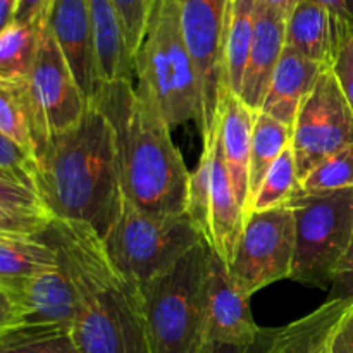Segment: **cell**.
<instances>
[{"mask_svg": "<svg viewBox=\"0 0 353 353\" xmlns=\"http://www.w3.org/2000/svg\"><path fill=\"white\" fill-rule=\"evenodd\" d=\"M38 238L55 247L74 286L79 353H152L140 286L114 265L95 230L52 219Z\"/></svg>", "mask_w": 353, "mask_h": 353, "instance_id": "1", "label": "cell"}, {"mask_svg": "<svg viewBox=\"0 0 353 353\" xmlns=\"http://www.w3.org/2000/svg\"><path fill=\"white\" fill-rule=\"evenodd\" d=\"M34 192L52 219L88 224L100 238L123 210L112 126L90 103L71 130L45 140L34 152Z\"/></svg>", "mask_w": 353, "mask_h": 353, "instance_id": "2", "label": "cell"}, {"mask_svg": "<svg viewBox=\"0 0 353 353\" xmlns=\"http://www.w3.org/2000/svg\"><path fill=\"white\" fill-rule=\"evenodd\" d=\"M93 103L112 126L124 200L148 216L185 214L192 172L168 124L134 83H102Z\"/></svg>", "mask_w": 353, "mask_h": 353, "instance_id": "3", "label": "cell"}, {"mask_svg": "<svg viewBox=\"0 0 353 353\" xmlns=\"http://www.w3.org/2000/svg\"><path fill=\"white\" fill-rule=\"evenodd\" d=\"M137 92L169 130L200 121L202 100L195 62L186 47L176 0H154L147 31L134 54Z\"/></svg>", "mask_w": 353, "mask_h": 353, "instance_id": "4", "label": "cell"}, {"mask_svg": "<svg viewBox=\"0 0 353 353\" xmlns=\"http://www.w3.org/2000/svg\"><path fill=\"white\" fill-rule=\"evenodd\" d=\"M210 254L202 241L164 274L138 285L152 353H202L207 347Z\"/></svg>", "mask_w": 353, "mask_h": 353, "instance_id": "5", "label": "cell"}, {"mask_svg": "<svg viewBox=\"0 0 353 353\" xmlns=\"http://www.w3.org/2000/svg\"><path fill=\"white\" fill-rule=\"evenodd\" d=\"M295 219V257L290 279L330 290L353 236V188L303 193L288 203Z\"/></svg>", "mask_w": 353, "mask_h": 353, "instance_id": "6", "label": "cell"}, {"mask_svg": "<svg viewBox=\"0 0 353 353\" xmlns=\"http://www.w3.org/2000/svg\"><path fill=\"white\" fill-rule=\"evenodd\" d=\"M102 240L114 265L137 285L164 274L203 241L186 212L171 217L148 216L126 200Z\"/></svg>", "mask_w": 353, "mask_h": 353, "instance_id": "7", "label": "cell"}, {"mask_svg": "<svg viewBox=\"0 0 353 353\" xmlns=\"http://www.w3.org/2000/svg\"><path fill=\"white\" fill-rule=\"evenodd\" d=\"M202 143L199 165L190 176L186 214L207 247L230 268L243 230L245 212L226 169L217 130Z\"/></svg>", "mask_w": 353, "mask_h": 353, "instance_id": "8", "label": "cell"}, {"mask_svg": "<svg viewBox=\"0 0 353 353\" xmlns=\"http://www.w3.org/2000/svg\"><path fill=\"white\" fill-rule=\"evenodd\" d=\"M26 100L34 152L50 137L76 126L92 103L76 83L47 23L41 30L33 68L26 78Z\"/></svg>", "mask_w": 353, "mask_h": 353, "instance_id": "9", "label": "cell"}, {"mask_svg": "<svg viewBox=\"0 0 353 353\" xmlns=\"http://www.w3.org/2000/svg\"><path fill=\"white\" fill-rule=\"evenodd\" d=\"M295 257V219L286 207L250 212L234 250L230 272L252 296L281 279H290Z\"/></svg>", "mask_w": 353, "mask_h": 353, "instance_id": "10", "label": "cell"}, {"mask_svg": "<svg viewBox=\"0 0 353 353\" xmlns=\"http://www.w3.org/2000/svg\"><path fill=\"white\" fill-rule=\"evenodd\" d=\"M353 147V112L331 68L324 69L296 112L292 130L300 183L331 155Z\"/></svg>", "mask_w": 353, "mask_h": 353, "instance_id": "11", "label": "cell"}, {"mask_svg": "<svg viewBox=\"0 0 353 353\" xmlns=\"http://www.w3.org/2000/svg\"><path fill=\"white\" fill-rule=\"evenodd\" d=\"M186 47L200 83L199 130L202 140L216 130L221 90L224 86V31L230 0H176Z\"/></svg>", "mask_w": 353, "mask_h": 353, "instance_id": "12", "label": "cell"}, {"mask_svg": "<svg viewBox=\"0 0 353 353\" xmlns=\"http://www.w3.org/2000/svg\"><path fill=\"white\" fill-rule=\"evenodd\" d=\"M207 343L250 345L264 327L255 324L250 296L238 286L226 262L210 254L207 272Z\"/></svg>", "mask_w": 353, "mask_h": 353, "instance_id": "13", "label": "cell"}, {"mask_svg": "<svg viewBox=\"0 0 353 353\" xmlns=\"http://www.w3.org/2000/svg\"><path fill=\"white\" fill-rule=\"evenodd\" d=\"M21 327L71 331L76 319V292L65 269L59 265L33 276L9 293Z\"/></svg>", "mask_w": 353, "mask_h": 353, "instance_id": "14", "label": "cell"}, {"mask_svg": "<svg viewBox=\"0 0 353 353\" xmlns=\"http://www.w3.org/2000/svg\"><path fill=\"white\" fill-rule=\"evenodd\" d=\"M47 24L86 99L93 102L100 88L95 38L88 0H54Z\"/></svg>", "mask_w": 353, "mask_h": 353, "instance_id": "15", "label": "cell"}, {"mask_svg": "<svg viewBox=\"0 0 353 353\" xmlns=\"http://www.w3.org/2000/svg\"><path fill=\"white\" fill-rule=\"evenodd\" d=\"M255 116L257 114L252 112L233 90L228 88L226 85L223 86L216 121L217 138L245 217L248 210V172H250L252 131H254Z\"/></svg>", "mask_w": 353, "mask_h": 353, "instance_id": "16", "label": "cell"}, {"mask_svg": "<svg viewBox=\"0 0 353 353\" xmlns=\"http://www.w3.org/2000/svg\"><path fill=\"white\" fill-rule=\"evenodd\" d=\"M286 47V17L257 2L254 38L245 69L240 99L254 114L261 112L265 92Z\"/></svg>", "mask_w": 353, "mask_h": 353, "instance_id": "17", "label": "cell"}, {"mask_svg": "<svg viewBox=\"0 0 353 353\" xmlns=\"http://www.w3.org/2000/svg\"><path fill=\"white\" fill-rule=\"evenodd\" d=\"M348 37L352 34L312 0H300L286 19V47L323 68L333 65Z\"/></svg>", "mask_w": 353, "mask_h": 353, "instance_id": "18", "label": "cell"}, {"mask_svg": "<svg viewBox=\"0 0 353 353\" xmlns=\"http://www.w3.org/2000/svg\"><path fill=\"white\" fill-rule=\"evenodd\" d=\"M324 69L327 68L309 61L293 48L285 47L265 92L261 112L293 130L300 105L310 95Z\"/></svg>", "mask_w": 353, "mask_h": 353, "instance_id": "19", "label": "cell"}, {"mask_svg": "<svg viewBox=\"0 0 353 353\" xmlns=\"http://www.w3.org/2000/svg\"><path fill=\"white\" fill-rule=\"evenodd\" d=\"M352 302L326 300L314 312L276 327L264 353H330L331 338Z\"/></svg>", "mask_w": 353, "mask_h": 353, "instance_id": "20", "label": "cell"}, {"mask_svg": "<svg viewBox=\"0 0 353 353\" xmlns=\"http://www.w3.org/2000/svg\"><path fill=\"white\" fill-rule=\"evenodd\" d=\"M100 83L134 79V59L110 0H88Z\"/></svg>", "mask_w": 353, "mask_h": 353, "instance_id": "21", "label": "cell"}, {"mask_svg": "<svg viewBox=\"0 0 353 353\" xmlns=\"http://www.w3.org/2000/svg\"><path fill=\"white\" fill-rule=\"evenodd\" d=\"M57 265L55 247L40 238L0 240V290L7 295L33 276Z\"/></svg>", "mask_w": 353, "mask_h": 353, "instance_id": "22", "label": "cell"}, {"mask_svg": "<svg viewBox=\"0 0 353 353\" xmlns=\"http://www.w3.org/2000/svg\"><path fill=\"white\" fill-rule=\"evenodd\" d=\"M257 0H230L224 31V85L240 95L254 38Z\"/></svg>", "mask_w": 353, "mask_h": 353, "instance_id": "23", "label": "cell"}, {"mask_svg": "<svg viewBox=\"0 0 353 353\" xmlns=\"http://www.w3.org/2000/svg\"><path fill=\"white\" fill-rule=\"evenodd\" d=\"M290 145H292V128L264 112L255 116L254 131H252L250 172H248V207L257 195L271 165Z\"/></svg>", "mask_w": 353, "mask_h": 353, "instance_id": "24", "label": "cell"}, {"mask_svg": "<svg viewBox=\"0 0 353 353\" xmlns=\"http://www.w3.org/2000/svg\"><path fill=\"white\" fill-rule=\"evenodd\" d=\"M43 26L12 23L0 33V78L21 81L30 76Z\"/></svg>", "mask_w": 353, "mask_h": 353, "instance_id": "25", "label": "cell"}, {"mask_svg": "<svg viewBox=\"0 0 353 353\" xmlns=\"http://www.w3.org/2000/svg\"><path fill=\"white\" fill-rule=\"evenodd\" d=\"M0 133L34 157L33 128L26 100V79L0 78Z\"/></svg>", "mask_w": 353, "mask_h": 353, "instance_id": "26", "label": "cell"}, {"mask_svg": "<svg viewBox=\"0 0 353 353\" xmlns=\"http://www.w3.org/2000/svg\"><path fill=\"white\" fill-rule=\"evenodd\" d=\"M300 192H302V183H300L299 172H296L295 155H293L292 145H290L268 171L257 195L250 202L247 216L250 212L286 207L290 200L299 195Z\"/></svg>", "mask_w": 353, "mask_h": 353, "instance_id": "27", "label": "cell"}, {"mask_svg": "<svg viewBox=\"0 0 353 353\" xmlns=\"http://www.w3.org/2000/svg\"><path fill=\"white\" fill-rule=\"evenodd\" d=\"M0 353H79L71 331L16 327L0 338Z\"/></svg>", "mask_w": 353, "mask_h": 353, "instance_id": "28", "label": "cell"}, {"mask_svg": "<svg viewBox=\"0 0 353 353\" xmlns=\"http://www.w3.org/2000/svg\"><path fill=\"white\" fill-rule=\"evenodd\" d=\"M353 188V147L331 155L302 179L303 193H327Z\"/></svg>", "mask_w": 353, "mask_h": 353, "instance_id": "29", "label": "cell"}, {"mask_svg": "<svg viewBox=\"0 0 353 353\" xmlns=\"http://www.w3.org/2000/svg\"><path fill=\"white\" fill-rule=\"evenodd\" d=\"M47 212L14 209L0 203V240L10 238H38L50 224Z\"/></svg>", "mask_w": 353, "mask_h": 353, "instance_id": "30", "label": "cell"}, {"mask_svg": "<svg viewBox=\"0 0 353 353\" xmlns=\"http://www.w3.org/2000/svg\"><path fill=\"white\" fill-rule=\"evenodd\" d=\"M110 2L119 16L126 45L134 59V54L140 48L145 31H147L154 0H110Z\"/></svg>", "mask_w": 353, "mask_h": 353, "instance_id": "31", "label": "cell"}, {"mask_svg": "<svg viewBox=\"0 0 353 353\" xmlns=\"http://www.w3.org/2000/svg\"><path fill=\"white\" fill-rule=\"evenodd\" d=\"M0 172L34 192V179H37L34 157L3 133H0Z\"/></svg>", "mask_w": 353, "mask_h": 353, "instance_id": "32", "label": "cell"}, {"mask_svg": "<svg viewBox=\"0 0 353 353\" xmlns=\"http://www.w3.org/2000/svg\"><path fill=\"white\" fill-rule=\"evenodd\" d=\"M0 203L14 207V209L33 210V212H47L33 190L19 185V183L10 179L9 176H6L3 172H0Z\"/></svg>", "mask_w": 353, "mask_h": 353, "instance_id": "33", "label": "cell"}, {"mask_svg": "<svg viewBox=\"0 0 353 353\" xmlns=\"http://www.w3.org/2000/svg\"><path fill=\"white\" fill-rule=\"evenodd\" d=\"M331 71L336 76L338 85H340L341 92H343L345 99H347L353 112V34L348 37L345 43L341 45L340 52H338L336 59L331 65Z\"/></svg>", "mask_w": 353, "mask_h": 353, "instance_id": "34", "label": "cell"}, {"mask_svg": "<svg viewBox=\"0 0 353 353\" xmlns=\"http://www.w3.org/2000/svg\"><path fill=\"white\" fill-rule=\"evenodd\" d=\"M327 300H345L353 303V236L347 255L341 261L336 276L331 283Z\"/></svg>", "mask_w": 353, "mask_h": 353, "instance_id": "35", "label": "cell"}, {"mask_svg": "<svg viewBox=\"0 0 353 353\" xmlns=\"http://www.w3.org/2000/svg\"><path fill=\"white\" fill-rule=\"evenodd\" d=\"M54 0H19L14 23L45 24Z\"/></svg>", "mask_w": 353, "mask_h": 353, "instance_id": "36", "label": "cell"}, {"mask_svg": "<svg viewBox=\"0 0 353 353\" xmlns=\"http://www.w3.org/2000/svg\"><path fill=\"white\" fill-rule=\"evenodd\" d=\"M330 353H353V303L334 330Z\"/></svg>", "mask_w": 353, "mask_h": 353, "instance_id": "37", "label": "cell"}, {"mask_svg": "<svg viewBox=\"0 0 353 353\" xmlns=\"http://www.w3.org/2000/svg\"><path fill=\"white\" fill-rule=\"evenodd\" d=\"M276 327H264L257 341L250 345H224V343H207L202 353H264L265 347L271 341Z\"/></svg>", "mask_w": 353, "mask_h": 353, "instance_id": "38", "label": "cell"}, {"mask_svg": "<svg viewBox=\"0 0 353 353\" xmlns=\"http://www.w3.org/2000/svg\"><path fill=\"white\" fill-rule=\"evenodd\" d=\"M324 7L348 33L353 34V0H312Z\"/></svg>", "mask_w": 353, "mask_h": 353, "instance_id": "39", "label": "cell"}, {"mask_svg": "<svg viewBox=\"0 0 353 353\" xmlns=\"http://www.w3.org/2000/svg\"><path fill=\"white\" fill-rule=\"evenodd\" d=\"M19 0H0V33L14 23Z\"/></svg>", "mask_w": 353, "mask_h": 353, "instance_id": "40", "label": "cell"}, {"mask_svg": "<svg viewBox=\"0 0 353 353\" xmlns=\"http://www.w3.org/2000/svg\"><path fill=\"white\" fill-rule=\"evenodd\" d=\"M257 2L264 3L265 7H269L271 10L281 14L283 17L288 19V16L292 14V10L295 9L300 0H257Z\"/></svg>", "mask_w": 353, "mask_h": 353, "instance_id": "41", "label": "cell"}, {"mask_svg": "<svg viewBox=\"0 0 353 353\" xmlns=\"http://www.w3.org/2000/svg\"><path fill=\"white\" fill-rule=\"evenodd\" d=\"M0 317L14 319L16 323H19V327H21V321H19V316H17L16 307H14V302L10 300V296L7 295L3 290H0Z\"/></svg>", "mask_w": 353, "mask_h": 353, "instance_id": "42", "label": "cell"}, {"mask_svg": "<svg viewBox=\"0 0 353 353\" xmlns=\"http://www.w3.org/2000/svg\"><path fill=\"white\" fill-rule=\"evenodd\" d=\"M0 338H2V336H0Z\"/></svg>", "mask_w": 353, "mask_h": 353, "instance_id": "43", "label": "cell"}]
</instances>
